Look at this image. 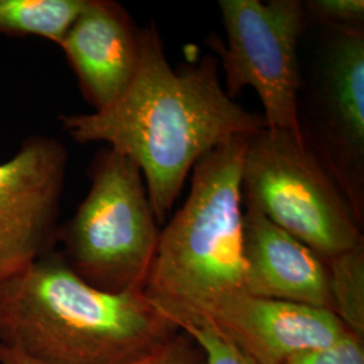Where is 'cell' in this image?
I'll return each mask as SVG.
<instances>
[{
  "instance_id": "obj_1",
  "label": "cell",
  "mask_w": 364,
  "mask_h": 364,
  "mask_svg": "<svg viewBox=\"0 0 364 364\" xmlns=\"http://www.w3.org/2000/svg\"><path fill=\"white\" fill-rule=\"evenodd\" d=\"M141 36L136 73L117 102L93 114L60 119L73 141L103 142L138 164L156 221L162 224L203 156L258 132L266 122L227 95L213 55L176 70L156 23L142 28Z\"/></svg>"
},
{
  "instance_id": "obj_2",
  "label": "cell",
  "mask_w": 364,
  "mask_h": 364,
  "mask_svg": "<svg viewBox=\"0 0 364 364\" xmlns=\"http://www.w3.org/2000/svg\"><path fill=\"white\" fill-rule=\"evenodd\" d=\"M178 332L144 290H99L53 251L0 282V347L39 363H130Z\"/></svg>"
},
{
  "instance_id": "obj_3",
  "label": "cell",
  "mask_w": 364,
  "mask_h": 364,
  "mask_svg": "<svg viewBox=\"0 0 364 364\" xmlns=\"http://www.w3.org/2000/svg\"><path fill=\"white\" fill-rule=\"evenodd\" d=\"M247 138L221 144L196 164L186 201L159 234L144 293L178 329L207 321L223 301L246 291L242 161Z\"/></svg>"
},
{
  "instance_id": "obj_4",
  "label": "cell",
  "mask_w": 364,
  "mask_h": 364,
  "mask_svg": "<svg viewBox=\"0 0 364 364\" xmlns=\"http://www.w3.org/2000/svg\"><path fill=\"white\" fill-rule=\"evenodd\" d=\"M91 189L58 239L73 273L107 293L144 290L156 255L159 224L142 170L111 147L91 169Z\"/></svg>"
},
{
  "instance_id": "obj_5",
  "label": "cell",
  "mask_w": 364,
  "mask_h": 364,
  "mask_svg": "<svg viewBox=\"0 0 364 364\" xmlns=\"http://www.w3.org/2000/svg\"><path fill=\"white\" fill-rule=\"evenodd\" d=\"M242 198L323 260L364 242L347 197L293 131L264 127L250 135L242 161Z\"/></svg>"
},
{
  "instance_id": "obj_6",
  "label": "cell",
  "mask_w": 364,
  "mask_h": 364,
  "mask_svg": "<svg viewBox=\"0 0 364 364\" xmlns=\"http://www.w3.org/2000/svg\"><path fill=\"white\" fill-rule=\"evenodd\" d=\"M314 26L320 39L301 80L299 131L363 225L364 27Z\"/></svg>"
},
{
  "instance_id": "obj_7",
  "label": "cell",
  "mask_w": 364,
  "mask_h": 364,
  "mask_svg": "<svg viewBox=\"0 0 364 364\" xmlns=\"http://www.w3.org/2000/svg\"><path fill=\"white\" fill-rule=\"evenodd\" d=\"M227 42L209 36L225 77L224 90L235 97L252 88L263 105L266 127L293 131L299 126L301 41L306 28L299 0H220Z\"/></svg>"
},
{
  "instance_id": "obj_8",
  "label": "cell",
  "mask_w": 364,
  "mask_h": 364,
  "mask_svg": "<svg viewBox=\"0 0 364 364\" xmlns=\"http://www.w3.org/2000/svg\"><path fill=\"white\" fill-rule=\"evenodd\" d=\"M68 153L54 138L34 136L0 164V282L52 252Z\"/></svg>"
},
{
  "instance_id": "obj_9",
  "label": "cell",
  "mask_w": 364,
  "mask_h": 364,
  "mask_svg": "<svg viewBox=\"0 0 364 364\" xmlns=\"http://www.w3.org/2000/svg\"><path fill=\"white\" fill-rule=\"evenodd\" d=\"M204 323L257 364H285L301 352L329 347L350 333L328 309L246 291L223 301Z\"/></svg>"
},
{
  "instance_id": "obj_10",
  "label": "cell",
  "mask_w": 364,
  "mask_h": 364,
  "mask_svg": "<svg viewBox=\"0 0 364 364\" xmlns=\"http://www.w3.org/2000/svg\"><path fill=\"white\" fill-rule=\"evenodd\" d=\"M141 31L117 1L87 0L60 42L95 111L114 105L130 87L141 60Z\"/></svg>"
},
{
  "instance_id": "obj_11",
  "label": "cell",
  "mask_w": 364,
  "mask_h": 364,
  "mask_svg": "<svg viewBox=\"0 0 364 364\" xmlns=\"http://www.w3.org/2000/svg\"><path fill=\"white\" fill-rule=\"evenodd\" d=\"M246 293L333 312L326 262L255 209L243 210Z\"/></svg>"
},
{
  "instance_id": "obj_12",
  "label": "cell",
  "mask_w": 364,
  "mask_h": 364,
  "mask_svg": "<svg viewBox=\"0 0 364 364\" xmlns=\"http://www.w3.org/2000/svg\"><path fill=\"white\" fill-rule=\"evenodd\" d=\"M87 0H0V33L37 36L54 43L65 37Z\"/></svg>"
},
{
  "instance_id": "obj_13",
  "label": "cell",
  "mask_w": 364,
  "mask_h": 364,
  "mask_svg": "<svg viewBox=\"0 0 364 364\" xmlns=\"http://www.w3.org/2000/svg\"><path fill=\"white\" fill-rule=\"evenodd\" d=\"M324 262L333 313L350 332L364 338V242Z\"/></svg>"
},
{
  "instance_id": "obj_14",
  "label": "cell",
  "mask_w": 364,
  "mask_h": 364,
  "mask_svg": "<svg viewBox=\"0 0 364 364\" xmlns=\"http://www.w3.org/2000/svg\"><path fill=\"white\" fill-rule=\"evenodd\" d=\"M1 364H43L18 352L0 347ZM126 364H205L204 353L192 338L178 332L156 351Z\"/></svg>"
},
{
  "instance_id": "obj_15",
  "label": "cell",
  "mask_w": 364,
  "mask_h": 364,
  "mask_svg": "<svg viewBox=\"0 0 364 364\" xmlns=\"http://www.w3.org/2000/svg\"><path fill=\"white\" fill-rule=\"evenodd\" d=\"M180 331L200 347L205 364H257L209 323L182 326Z\"/></svg>"
},
{
  "instance_id": "obj_16",
  "label": "cell",
  "mask_w": 364,
  "mask_h": 364,
  "mask_svg": "<svg viewBox=\"0 0 364 364\" xmlns=\"http://www.w3.org/2000/svg\"><path fill=\"white\" fill-rule=\"evenodd\" d=\"M306 22L329 27H364L363 0L304 1Z\"/></svg>"
},
{
  "instance_id": "obj_17",
  "label": "cell",
  "mask_w": 364,
  "mask_h": 364,
  "mask_svg": "<svg viewBox=\"0 0 364 364\" xmlns=\"http://www.w3.org/2000/svg\"><path fill=\"white\" fill-rule=\"evenodd\" d=\"M285 364H364V338L350 332L329 347L301 352Z\"/></svg>"
},
{
  "instance_id": "obj_18",
  "label": "cell",
  "mask_w": 364,
  "mask_h": 364,
  "mask_svg": "<svg viewBox=\"0 0 364 364\" xmlns=\"http://www.w3.org/2000/svg\"><path fill=\"white\" fill-rule=\"evenodd\" d=\"M0 364H1V362H0Z\"/></svg>"
}]
</instances>
